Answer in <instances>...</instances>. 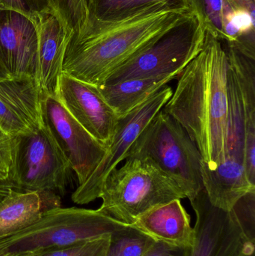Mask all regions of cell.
<instances>
[{
    "mask_svg": "<svg viewBox=\"0 0 255 256\" xmlns=\"http://www.w3.org/2000/svg\"><path fill=\"white\" fill-rule=\"evenodd\" d=\"M173 78H136L97 86L118 118L149 100Z\"/></svg>",
    "mask_w": 255,
    "mask_h": 256,
    "instance_id": "19",
    "label": "cell"
},
{
    "mask_svg": "<svg viewBox=\"0 0 255 256\" xmlns=\"http://www.w3.org/2000/svg\"><path fill=\"white\" fill-rule=\"evenodd\" d=\"M192 248H179L156 242L145 256H190Z\"/></svg>",
    "mask_w": 255,
    "mask_h": 256,
    "instance_id": "28",
    "label": "cell"
},
{
    "mask_svg": "<svg viewBox=\"0 0 255 256\" xmlns=\"http://www.w3.org/2000/svg\"><path fill=\"white\" fill-rule=\"evenodd\" d=\"M236 10H244L255 16V0H227Z\"/></svg>",
    "mask_w": 255,
    "mask_h": 256,
    "instance_id": "30",
    "label": "cell"
},
{
    "mask_svg": "<svg viewBox=\"0 0 255 256\" xmlns=\"http://www.w3.org/2000/svg\"><path fill=\"white\" fill-rule=\"evenodd\" d=\"M228 69L226 49L206 32L202 50L178 76L163 110L185 130L211 168L226 159Z\"/></svg>",
    "mask_w": 255,
    "mask_h": 256,
    "instance_id": "1",
    "label": "cell"
},
{
    "mask_svg": "<svg viewBox=\"0 0 255 256\" xmlns=\"http://www.w3.org/2000/svg\"><path fill=\"white\" fill-rule=\"evenodd\" d=\"M85 28L70 40L97 36L115 26L157 14L190 12L187 0H88Z\"/></svg>",
    "mask_w": 255,
    "mask_h": 256,
    "instance_id": "15",
    "label": "cell"
},
{
    "mask_svg": "<svg viewBox=\"0 0 255 256\" xmlns=\"http://www.w3.org/2000/svg\"><path fill=\"white\" fill-rule=\"evenodd\" d=\"M37 254H23V255H17V256H34Z\"/></svg>",
    "mask_w": 255,
    "mask_h": 256,
    "instance_id": "33",
    "label": "cell"
},
{
    "mask_svg": "<svg viewBox=\"0 0 255 256\" xmlns=\"http://www.w3.org/2000/svg\"><path fill=\"white\" fill-rule=\"evenodd\" d=\"M55 96L88 134L109 147L119 118L96 86L62 73L58 79Z\"/></svg>",
    "mask_w": 255,
    "mask_h": 256,
    "instance_id": "12",
    "label": "cell"
},
{
    "mask_svg": "<svg viewBox=\"0 0 255 256\" xmlns=\"http://www.w3.org/2000/svg\"><path fill=\"white\" fill-rule=\"evenodd\" d=\"M185 14L168 12L136 18L93 37L70 40L64 55L62 73L98 86L111 72Z\"/></svg>",
    "mask_w": 255,
    "mask_h": 256,
    "instance_id": "2",
    "label": "cell"
},
{
    "mask_svg": "<svg viewBox=\"0 0 255 256\" xmlns=\"http://www.w3.org/2000/svg\"><path fill=\"white\" fill-rule=\"evenodd\" d=\"M13 137L0 129V172L9 174L13 156Z\"/></svg>",
    "mask_w": 255,
    "mask_h": 256,
    "instance_id": "27",
    "label": "cell"
},
{
    "mask_svg": "<svg viewBox=\"0 0 255 256\" xmlns=\"http://www.w3.org/2000/svg\"><path fill=\"white\" fill-rule=\"evenodd\" d=\"M202 178L210 203L224 212H231L240 198L255 190L244 164L233 158H226L213 168L203 160Z\"/></svg>",
    "mask_w": 255,
    "mask_h": 256,
    "instance_id": "18",
    "label": "cell"
},
{
    "mask_svg": "<svg viewBox=\"0 0 255 256\" xmlns=\"http://www.w3.org/2000/svg\"><path fill=\"white\" fill-rule=\"evenodd\" d=\"M109 236L76 244L61 249L40 252L34 256H106Z\"/></svg>",
    "mask_w": 255,
    "mask_h": 256,
    "instance_id": "24",
    "label": "cell"
},
{
    "mask_svg": "<svg viewBox=\"0 0 255 256\" xmlns=\"http://www.w3.org/2000/svg\"><path fill=\"white\" fill-rule=\"evenodd\" d=\"M241 256H255V244H251Z\"/></svg>",
    "mask_w": 255,
    "mask_h": 256,
    "instance_id": "31",
    "label": "cell"
},
{
    "mask_svg": "<svg viewBox=\"0 0 255 256\" xmlns=\"http://www.w3.org/2000/svg\"><path fill=\"white\" fill-rule=\"evenodd\" d=\"M47 2L71 33V37L82 32L88 22V0H47Z\"/></svg>",
    "mask_w": 255,
    "mask_h": 256,
    "instance_id": "23",
    "label": "cell"
},
{
    "mask_svg": "<svg viewBox=\"0 0 255 256\" xmlns=\"http://www.w3.org/2000/svg\"><path fill=\"white\" fill-rule=\"evenodd\" d=\"M148 160L192 200L203 190L202 155L185 130L160 110L141 132L126 159Z\"/></svg>",
    "mask_w": 255,
    "mask_h": 256,
    "instance_id": "4",
    "label": "cell"
},
{
    "mask_svg": "<svg viewBox=\"0 0 255 256\" xmlns=\"http://www.w3.org/2000/svg\"><path fill=\"white\" fill-rule=\"evenodd\" d=\"M122 224L98 210L70 208L44 212L34 225L0 239V256L40 254L110 236Z\"/></svg>",
    "mask_w": 255,
    "mask_h": 256,
    "instance_id": "5",
    "label": "cell"
},
{
    "mask_svg": "<svg viewBox=\"0 0 255 256\" xmlns=\"http://www.w3.org/2000/svg\"><path fill=\"white\" fill-rule=\"evenodd\" d=\"M42 99L35 78L0 79V129L12 137L37 130L43 124Z\"/></svg>",
    "mask_w": 255,
    "mask_h": 256,
    "instance_id": "14",
    "label": "cell"
},
{
    "mask_svg": "<svg viewBox=\"0 0 255 256\" xmlns=\"http://www.w3.org/2000/svg\"><path fill=\"white\" fill-rule=\"evenodd\" d=\"M155 243L148 234L127 225L110 234L106 256H145Z\"/></svg>",
    "mask_w": 255,
    "mask_h": 256,
    "instance_id": "22",
    "label": "cell"
},
{
    "mask_svg": "<svg viewBox=\"0 0 255 256\" xmlns=\"http://www.w3.org/2000/svg\"><path fill=\"white\" fill-rule=\"evenodd\" d=\"M231 210L245 237L255 244V190L240 198Z\"/></svg>",
    "mask_w": 255,
    "mask_h": 256,
    "instance_id": "25",
    "label": "cell"
},
{
    "mask_svg": "<svg viewBox=\"0 0 255 256\" xmlns=\"http://www.w3.org/2000/svg\"><path fill=\"white\" fill-rule=\"evenodd\" d=\"M207 32L226 43L236 42L241 34L235 25V8L227 0H187Z\"/></svg>",
    "mask_w": 255,
    "mask_h": 256,
    "instance_id": "21",
    "label": "cell"
},
{
    "mask_svg": "<svg viewBox=\"0 0 255 256\" xmlns=\"http://www.w3.org/2000/svg\"><path fill=\"white\" fill-rule=\"evenodd\" d=\"M13 190L9 174L0 172V202Z\"/></svg>",
    "mask_w": 255,
    "mask_h": 256,
    "instance_id": "29",
    "label": "cell"
},
{
    "mask_svg": "<svg viewBox=\"0 0 255 256\" xmlns=\"http://www.w3.org/2000/svg\"><path fill=\"white\" fill-rule=\"evenodd\" d=\"M102 186L99 212L127 225L157 206L186 198L179 186L148 160H125Z\"/></svg>",
    "mask_w": 255,
    "mask_h": 256,
    "instance_id": "3",
    "label": "cell"
},
{
    "mask_svg": "<svg viewBox=\"0 0 255 256\" xmlns=\"http://www.w3.org/2000/svg\"><path fill=\"white\" fill-rule=\"evenodd\" d=\"M0 8L17 10L32 19L51 10L47 0H0Z\"/></svg>",
    "mask_w": 255,
    "mask_h": 256,
    "instance_id": "26",
    "label": "cell"
},
{
    "mask_svg": "<svg viewBox=\"0 0 255 256\" xmlns=\"http://www.w3.org/2000/svg\"><path fill=\"white\" fill-rule=\"evenodd\" d=\"M172 93L173 90L166 85L143 104L118 120L106 154L89 178L78 186L72 196L73 202L86 204L100 198L108 174L125 160L130 148L148 123L164 108Z\"/></svg>",
    "mask_w": 255,
    "mask_h": 256,
    "instance_id": "9",
    "label": "cell"
},
{
    "mask_svg": "<svg viewBox=\"0 0 255 256\" xmlns=\"http://www.w3.org/2000/svg\"><path fill=\"white\" fill-rule=\"evenodd\" d=\"M8 74L4 70V67H3L2 64H1V61H0V79L8 78Z\"/></svg>",
    "mask_w": 255,
    "mask_h": 256,
    "instance_id": "32",
    "label": "cell"
},
{
    "mask_svg": "<svg viewBox=\"0 0 255 256\" xmlns=\"http://www.w3.org/2000/svg\"><path fill=\"white\" fill-rule=\"evenodd\" d=\"M132 226L156 242L184 248H192L194 244V228L191 226L190 215L179 200L148 210Z\"/></svg>",
    "mask_w": 255,
    "mask_h": 256,
    "instance_id": "17",
    "label": "cell"
},
{
    "mask_svg": "<svg viewBox=\"0 0 255 256\" xmlns=\"http://www.w3.org/2000/svg\"><path fill=\"white\" fill-rule=\"evenodd\" d=\"M44 213L38 192L12 190L0 202V239L34 225Z\"/></svg>",
    "mask_w": 255,
    "mask_h": 256,
    "instance_id": "20",
    "label": "cell"
},
{
    "mask_svg": "<svg viewBox=\"0 0 255 256\" xmlns=\"http://www.w3.org/2000/svg\"><path fill=\"white\" fill-rule=\"evenodd\" d=\"M72 171L50 131L43 123L37 130L13 137L10 180L19 192H64Z\"/></svg>",
    "mask_w": 255,
    "mask_h": 256,
    "instance_id": "8",
    "label": "cell"
},
{
    "mask_svg": "<svg viewBox=\"0 0 255 256\" xmlns=\"http://www.w3.org/2000/svg\"><path fill=\"white\" fill-rule=\"evenodd\" d=\"M43 123L76 173L79 186L94 172L108 147L88 134L64 109L55 96H43Z\"/></svg>",
    "mask_w": 255,
    "mask_h": 256,
    "instance_id": "10",
    "label": "cell"
},
{
    "mask_svg": "<svg viewBox=\"0 0 255 256\" xmlns=\"http://www.w3.org/2000/svg\"><path fill=\"white\" fill-rule=\"evenodd\" d=\"M38 36V58L35 80L42 96H55L62 74L66 49L72 34L51 9L33 19Z\"/></svg>",
    "mask_w": 255,
    "mask_h": 256,
    "instance_id": "16",
    "label": "cell"
},
{
    "mask_svg": "<svg viewBox=\"0 0 255 256\" xmlns=\"http://www.w3.org/2000/svg\"><path fill=\"white\" fill-rule=\"evenodd\" d=\"M37 58L34 20L17 10L0 8V61L8 76L35 78Z\"/></svg>",
    "mask_w": 255,
    "mask_h": 256,
    "instance_id": "13",
    "label": "cell"
},
{
    "mask_svg": "<svg viewBox=\"0 0 255 256\" xmlns=\"http://www.w3.org/2000/svg\"><path fill=\"white\" fill-rule=\"evenodd\" d=\"M205 34L206 31L198 16L193 12H187L111 72L102 84L136 78L175 79L201 52Z\"/></svg>",
    "mask_w": 255,
    "mask_h": 256,
    "instance_id": "6",
    "label": "cell"
},
{
    "mask_svg": "<svg viewBox=\"0 0 255 256\" xmlns=\"http://www.w3.org/2000/svg\"><path fill=\"white\" fill-rule=\"evenodd\" d=\"M228 116L226 158L241 161L255 185V60L226 50Z\"/></svg>",
    "mask_w": 255,
    "mask_h": 256,
    "instance_id": "7",
    "label": "cell"
},
{
    "mask_svg": "<svg viewBox=\"0 0 255 256\" xmlns=\"http://www.w3.org/2000/svg\"><path fill=\"white\" fill-rule=\"evenodd\" d=\"M190 202L196 216L190 256H241L255 244L245 237L232 210L214 207L204 190Z\"/></svg>",
    "mask_w": 255,
    "mask_h": 256,
    "instance_id": "11",
    "label": "cell"
}]
</instances>
